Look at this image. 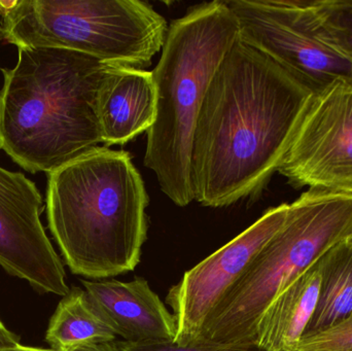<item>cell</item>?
Listing matches in <instances>:
<instances>
[{"label":"cell","mask_w":352,"mask_h":351,"mask_svg":"<svg viewBox=\"0 0 352 351\" xmlns=\"http://www.w3.org/2000/svg\"><path fill=\"white\" fill-rule=\"evenodd\" d=\"M314 93L238 36L197 120L190 183L203 206L260 197L278 172Z\"/></svg>","instance_id":"6da1fadb"},{"label":"cell","mask_w":352,"mask_h":351,"mask_svg":"<svg viewBox=\"0 0 352 351\" xmlns=\"http://www.w3.org/2000/svg\"><path fill=\"white\" fill-rule=\"evenodd\" d=\"M113 66L72 49L18 47L16 66L2 69L0 150L49 174L99 148L97 97Z\"/></svg>","instance_id":"7a4b0ae2"},{"label":"cell","mask_w":352,"mask_h":351,"mask_svg":"<svg viewBox=\"0 0 352 351\" xmlns=\"http://www.w3.org/2000/svg\"><path fill=\"white\" fill-rule=\"evenodd\" d=\"M50 231L70 271L102 280L134 271L148 196L129 152L99 146L47 174Z\"/></svg>","instance_id":"3957f363"},{"label":"cell","mask_w":352,"mask_h":351,"mask_svg":"<svg viewBox=\"0 0 352 351\" xmlns=\"http://www.w3.org/2000/svg\"><path fill=\"white\" fill-rule=\"evenodd\" d=\"M238 36L237 20L227 1L192 6L169 25L152 71L156 117L148 131L144 165L156 175L161 191L179 207L195 200L190 152L201 105Z\"/></svg>","instance_id":"277c9868"},{"label":"cell","mask_w":352,"mask_h":351,"mask_svg":"<svg viewBox=\"0 0 352 351\" xmlns=\"http://www.w3.org/2000/svg\"><path fill=\"white\" fill-rule=\"evenodd\" d=\"M352 238V190L310 189L213 311L194 346H256V325L275 297L335 245Z\"/></svg>","instance_id":"5b68a950"},{"label":"cell","mask_w":352,"mask_h":351,"mask_svg":"<svg viewBox=\"0 0 352 351\" xmlns=\"http://www.w3.org/2000/svg\"><path fill=\"white\" fill-rule=\"evenodd\" d=\"M0 16L16 47L72 49L144 70L162 51L169 27L140 0H0Z\"/></svg>","instance_id":"8992f818"},{"label":"cell","mask_w":352,"mask_h":351,"mask_svg":"<svg viewBox=\"0 0 352 351\" xmlns=\"http://www.w3.org/2000/svg\"><path fill=\"white\" fill-rule=\"evenodd\" d=\"M239 36L269 56L314 94L351 80L352 64L320 24L316 0H230Z\"/></svg>","instance_id":"52a82bcc"},{"label":"cell","mask_w":352,"mask_h":351,"mask_svg":"<svg viewBox=\"0 0 352 351\" xmlns=\"http://www.w3.org/2000/svg\"><path fill=\"white\" fill-rule=\"evenodd\" d=\"M278 173L296 190H352L351 80L314 94Z\"/></svg>","instance_id":"ba28073f"},{"label":"cell","mask_w":352,"mask_h":351,"mask_svg":"<svg viewBox=\"0 0 352 351\" xmlns=\"http://www.w3.org/2000/svg\"><path fill=\"white\" fill-rule=\"evenodd\" d=\"M289 204L269 208L256 222L186 271L166 296L176 324L175 343L194 346L209 317L287 220Z\"/></svg>","instance_id":"9c48e42d"},{"label":"cell","mask_w":352,"mask_h":351,"mask_svg":"<svg viewBox=\"0 0 352 351\" xmlns=\"http://www.w3.org/2000/svg\"><path fill=\"white\" fill-rule=\"evenodd\" d=\"M43 197L23 173L0 167V266L35 290L66 296L63 263L41 220Z\"/></svg>","instance_id":"30bf717a"},{"label":"cell","mask_w":352,"mask_h":351,"mask_svg":"<svg viewBox=\"0 0 352 351\" xmlns=\"http://www.w3.org/2000/svg\"><path fill=\"white\" fill-rule=\"evenodd\" d=\"M117 336L129 343L175 342L176 324L158 295L142 278L80 280Z\"/></svg>","instance_id":"8fae6325"},{"label":"cell","mask_w":352,"mask_h":351,"mask_svg":"<svg viewBox=\"0 0 352 351\" xmlns=\"http://www.w3.org/2000/svg\"><path fill=\"white\" fill-rule=\"evenodd\" d=\"M157 93L152 71L113 66L99 89L97 115L105 148L131 141L152 127Z\"/></svg>","instance_id":"7c38bea8"},{"label":"cell","mask_w":352,"mask_h":351,"mask_svg":"<svg viewBox=\"0 0 352 351\" xmlns=\"http://www.w3.org/2000/svg\"><path fill=\"white\" fill-rule=\"evenodd\" d=\"M320 286L318 260L269 304L256 325L254 344L266 351H295L316 313Z\"/></svg>","instance_id":"4fadbf2b"},{"label":"cell","mask_w":352,"mask_h":351,"mask_svg":"<svg viewBox=\"0 0 352 351\" xmlns=\"http://www.w3.org/2000/svg\"><path fill=\"white\" fill-rule=\"evenodd\" d=\"M117 334L107 323L86 291L70 288L50 321L45 340L55 351L82 346L113 343Z\"/></svg>","instance_id":"5bb4252c"},{"label":"cell","mask_w":352,"mask_h":351,"mask_svg":"<svg viewBox=\"0 0 352 351\" xmlns=\"http://www.w3.org/2000/svg\"><path fill=\"white\" fill-rule=\"evenodd\" d=\"M322 286L306 334L333 327L352 313V242L335 245L320 259Z\"/></svg>","instance_id":"9a60e30c"},{"label":"cell","mask_w":352,"mask_h":351,"mask_svg":"<svg viewBox=\"0 0 352 351\" xmlns=\"http://www.w3.org/2000/svg\"><path fill=\"white\" fill-rule=\"evenodd\" d=\"M316 10L329 41L352 64V0H316Z\"/></svg>","instance_id":"2e32d148"},{"label":"cell","mask_w":352,"mask_h":351,"mask_svg":"<svg viewBox=\"0 0 352 351\" xmlns=\"http://www.w3.org/2000/svg\"><path fill=\"white\" fill-rule=\"evenodd\" d=\"M295 351H352V313L333 327L304 335Z\"/></svg>","instance_id":"e0dca14e"},{"label":"cell","mask_w":352,"mask_h":351,"mask_svg":"<svg viewBox=\"0 0 352 351\" xmlns=\"http://www.w3.org/2000/svg\"><path fill=\"white\" fill-rule=\"evenodd\" d=\"M119 351H266L258 346L223 348V346H180L173 342H148V343H129L116 341Z\"/></svg>","instance_id":"ac0fdd59"},{"label":"cell","mask_w":352,"mask_h":351,"mask_svg":"<svg viewBox=\"0 0 352 351\" xmlns=\"http://www.w3.org/2000/svg\"><path fill=\"white\" fill-rule=\"evenodd\" d=\"M18 346H20L18 336L10 331L0 319V350L16 348Z\"/></svg>","instance_id":"d6986e66"},{"label":"cell","mask_w":352,"mask_h":351,"mask_svg":"<svg viewBox=\"0 0 352 351\" xmlns=\"http://www.w3.org/2000/svg\"><path fill=\"white\" fill-rule=\"evenodd\" d=\"M76 351H119L116 342L113 343L96 344V346H82L74 348Z\"/></svg>","instance_id":"ffe728a7"},{"label":"cell","mask_w":352,"mask_h":351,"mask_svg":"<svg viewBox=\"0 0 352 351\" xmlns=\"http://www.w3.org/2000/svg\"><path fill=\"white\" fill-rule=\"evenodd\" d=\"M0 351H55L53 350H45V348H30V346H24L22 344L12 348H2Z\"/></svg>","instance_id":"44dd1931"},{"label":"cell","mask_w":352,"mask_h":351,"mask_svg":"<svg viewBox=\"0 0 352 351\" xmlns=\"http://www.w3.org/2000/svg\"><path fill=\"white\" fill-rule=\"evenodd\" d=\"M6 39V32H4V29L2 28V26H0V41Z\"/></svg>","instance_id":"7402d4cb"},{"label":"cell","mask_w":352,"mask_h":351,"mask_svg":"<svg viewBox=\"0 0 352 351\" xmlns=\"http://www.w3.org/2000/svg\"><path fill=\"white\" fill-rule=\"evenodd\" d=\"M66 351H76V350H74V348H72V350H66Z\"/></svg>","instance_id":"603a6c76"},{"label":"cell","mask_w":352,"mask_h":351,"mask_svg":"<svg viewBox=\"0 0 352 351\" xmlns=\"http://www.w3.org/2000/svg\"><path fill=\"white\" fill-rule=\"evenodd\" d=\"M351 242H352V238H351Z\"/></svg>","instance_id":"cb8c5ba5"}]
</instances>
